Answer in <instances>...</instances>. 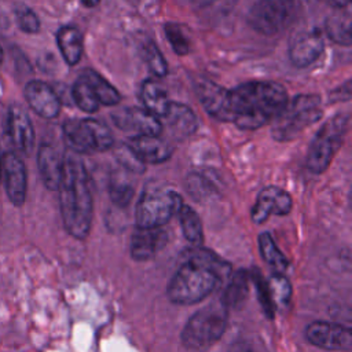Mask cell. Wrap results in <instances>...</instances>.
<instances>
[{
	"label": "cell",
	"mask_w": 352,
	"mask_h": 352,
	"mask_svg": "<svg viewBox=\"0 0 352 352\" xmlns=\"http://www.w3.org/2000/svg\"><path fill=\"white\" fill-rule=\"evenodd\" d=\"M143 164H160L166 161L172 153V146L160 135H138L126 143Z\"/></svg>",
	"instance_id": "19"
},
{
	"label": "cell",
	"mask_w": 352,
	"mask_h": 352,
	"mask_svg": "<svg viewBox=\"0 0 352 352\" xmlns=\"http://www.w3.org/2000/svg\"><path fill=\"white\" fill-rule=\"evenodd\" d=\"M348 124L349 117L346 114H337L326 121L316 132L307 153V165L312 172L322 173L327 169L334 154L342 144Z\"/></svg>",
	"instance_id": "7"
},
{
	"label": "cell",
	"mask_w": 352,
	"mask_h": 352,
	"mask_svg": "<svg viewBox=\"0 0 352 352\" xmlns=\"http://www.w3.org/2000/svg\"><path fill=\"white\" fill-rule=\"evenodd\" d=\"M164 30H165V36H166L168 41L170 43L173 51L177 55L184 56L190 50V44H188V38H187L184 30L182 29V26L177 23H173V22H168V23H165Z\"/></svg>",
	"instance_id": "34"
},
{
	"label": "cell",
	"mask_w": 352,
	"mask_h": 352,
	"mask_svg": "<svg viewBox=\"0 0 352 352\" xmlns=\"http://www.w3.org/2000/svg\"><path fill=\"white\" fill-rule=\"evenodd\" d=\"M140 98L144 109L157 117H164L170 103L164 85L154 78H148L142 84Z\"/></svg>",
	"instance_id": "22"
},
{
	"label": "cell",
	"mask_w": 352,
	"mask_h": 352,
	"mask_svg": "<svg viewBox=\"0 0 352 352\" xmlns=\"http://www.w3.org/2000/svg\"><path fill=\"white\" fill-rule=\"evenodd\" d=\"M195 92L204 109L212 117L220 121H231L230 91L224 89L223 87L210 80L198 77L195 80Z\"/></svg>",
	"instance_id": "16"
},
{
	"label": "cell",
	"mask_w": 352,
	"mask_h": 352,
	"mask_svg": "<svg viewBox=\"0 0 352 352\" xmlns=\"http://www.w3.org/2000/svg\"><path fill=\"white\" fill-rule=\"evenodd\" d=\"M324 1L336 8H344L349 3V0H324Z\"/></svg>",
	"instance_id": "39"
},
{
	"label": "cell",
	"mask_w": 352,
	"mask_h": 352,
	"mask_svg": "<svg viewBox=\"0 0 352 352\" xmlns=\"http://www.w3.org/2000/svg\"><path fill=\"white\" fill-rule=\"evenodd\" d=\"M326 32L329 37L341 45H349L351 37V15L346 11H338L326 19Z\"/></svg>",
	"instance_id": "26"
},
{
	"label": "cell",
	"mask_w": 352,
	"mask_h": 352,
	"mask_svg": "<svg viewBox=\"0 0 352 352\" xmlns=\"http://www.w3.org/2000/svg\"><path fill=\"white\" fill-rule=\"evenodd\" d=\"M72 96H73L74 103L85 113H94L99 107V100H98L92 87L82 76H80L76 80V82L72 88Z\"/></svg>",
	"instance_id": "29"
},
{
	"label": "cell",
	"mask_w": 352,
	"mask_h": 352,
	"mask_svg": "<svg viewBox=\"0 0 352 352\" xmlns=\"http://www.w3.org/2000/svg\"><path fill=\"white\" fill-rule=\"evenodd\" d=\"M143 52H144V59L150 72L158 77H164L168 72V66H166V60L164 59L157 45L153 43H147L143 48Z\"/></svg>",
	"instance_id": "35"
},
{
	"label": "cell",
	"mask_w": 352,
	"mask_h": 352,
	"mask_svg": "<svg viewBox=\"0 0 352 352\" xmlns=\"http://www.w3.org/2000/svg\"><path fill=\"white\" fill-rule=\"evenodd\" d=\"M7 133L12 144L25 155H29L34 147V128L29 114L19 104L8 110Z\"/></svg>",
	"instance_id": "17"
},
{
	"label": "cell",
	"mask_w": 352,
	"mask_h": 352,
	"mask_svg": "<svg viewBox=\"0 0 352 352\" xmlns=\"http://www.w3.org/2000/svg\"><path fill=\"white\" fill-rule=\"evenodd\" d=\"M0 161H1V150H0ZM1 182V180H0Z\"/></svg>",
	"instance_id": "42"
},
{
	"label": "cell",
	"mask_w": 352,
	"mask_h": 352,
	"mask_svg": "<svg viewBox=\"0 0 352 352\" xmlns=\"http://www.w3.org/2000/svg\"><path fill=\"white\" fill-rule=\"evenodd\" d=\"M287 102L285 88L274 81H249L230 91L231 121L241 129H257L272 121Z\"/></svg>",
	"instance_id": "3"
},
{
	"label": "cell",
	"mask_w": 352,
	"mask_h": 352,
	"mask_svg": "<svg viewBox=\"0 0 352 352\" xmlns=\"http://www.w3.org/2000/svg\"><path fill=\"white\" fill-rule=\"evenodd\" d=\"M3 59H4V51H3V48L0 45V65L3 63Z\"/></svg>",
	"instance_id": "41"
},
{
	"label": "cell",
	"mask_w": 352,
	"mask_h": 352,
	"mask_svg": "<svg viewBox=\"0 0 352 352\" xmlns=\"http://www.w3.org/2000/svg\"><path fill=\"white\" fill-rule=\"evenodd\" d=\"M186 187L190 195L197 201L208 198L214 191V183L209 179V173H190L186 179Z\"/></svg>",
	"instance_id": "30"
},
{
	"label": "cell",
	"mask_w": 352,
	"mask_h": 352,
	"mask_svg": "<svg viewBox=\"0 0 352 352\" xmlns=\"http://www.w3.org/2000/svg\"><path fill=\"white\" fill-rule=\"evenodd\" d=\"M182 205L183 198L179 192L162 186H150L142 192L136 204V226L162 227L177 214Z\"/></svg>",
	"instance_id": "6"
},
{
	"label": "cell",
	"mask_w": 352,
	"mask_h": 352,
	"mask_svg": "<svg viewBox=\"0 0 352 352\" xmlns=\"http://www.w3.org/2000/svg\"><path fill=\"white\" fill-rule=\"evenodd\" d=\"M307 340L322 349L329 351H349L352 346L351 329L324 320H316L305 329Z\"/></svg>",
	"instance_id": "11"
},
{
	"label": "cell",
	"mask_w": 352,
	"mask_h": 352,
	"mask_svg": "<svg viewBox=\"0 0 352 352\" xmlns=\"http://www.w3.org/2000/svg\"><path fill=\"white\" fill-rule=\"evenodd\" d=\"M15 21L18 28L29 34H34L40 30V19L34 14L33 10L25 6H19L15 8Z\"/></svg>",
	"instance_id": "36"
},
{
	"label": "cell",
	"mask_w": 352,
	"mask_h": 352,
	"mask_svg": "<svg viewBox=\"0 0 352 352\" xmlns=\"http://www.w3.org/2000/svg\"><path fill=\"white\" fill-rule=\"evenodd\" d=\"M81 1H82V4L87 6V7H95V6L99 3V0H81Z\"/></svg>",
	"instance_id": "40"
},
{
	"label": "cell",
	"mask_w": 352,
	"mask_h": 352,
	"mask_svg": "<svg viewBox=\"0 0 352 352\" xmlns=\"http://www.w3.org/2000/svg\"><path fill=\"white\" fill-rule=\"evenodd\" d=\"M63 136L67 147L76 154L106 151L113 146L109 128L92 118L67 120L63 124Z\"/></svg>",
	"instance_id": "8"
},
{
	"label": "cell",
	"mask_w": 352,
	"mask_h": 352,
	"mask_svg": "<svg viewBox=\"0 0 352 352\" xmlns=\"http://www.w3.org/2000/svg\"><path fill=\"white\" fill-rule=\"evenodd\" d=\"M228 308L221 302H212L202 307L186 322L182 331V341L186 348L201 351L217 342L227 326Z\"/></svg>",
	"instance_id": "4"
},
{
	"label": "cell",
	"mask_w": 352,
	"mask_h": 352,
	"mask_svg": "<svg viewBox=\"0 0 352 352\" xmlns=\"http://www.w3.org/2000/svg\"><path fill=\"white\" fill-rule=\"evenodd\" d=\"M292 197L283 188L276 186L264 187L257 195L252 209V220L256 224H261L267 221L271 214L285 216L292 210Z\"/></svg>",
	"instance_id": "14"
},
{
	"label": "cell",
	"mask_w": 352,
	"mask_h": 352,
	"mask_svg": "<svg viewBox=\"0 0 352 352\" xmlns=\"http://www.w3.org/2000/svg\"><path fill=\"white\" fill-rule=\"evenodd\" d=\"M58 48L70 66L80 62L82 55V36L74 26H62L56 33Z\"/></svg>",
	"instance_id": "23"
},
{
	"label": "cell",
	"mask_w": 352,
	"mask_h": 352,
	"mask_svg": "<svg viewBox=\"0 0 352 352\" xmlns=\"http://www.w3.org/2000/svg\"><path fill=\"white\" fill-rule=\"evenodd\" d=\"M114 124L125 131L138 135H160L162 132V124L160 117L154 116L146 109L125 107L113 113Z\"/></svg>",
	"instance_id": "13"
},
{
	"label": "cell",
	"mask_w": 352,
	"mask_h": 352,
	"mask_svg": "<svg viewBox=\"0 0 352 352\" xmlns=\"http://www.w3.org/2000/svg\"><path fill=\"white\" fill-rule=\"evenodd\" d=\"M118 161L125 166L128 168L129 170L132 172H143L144 170V164L136 157V154L129 148L128 144L120 147L116 153Z\"/></svg>",
	"instance_id": "37"
},
{
	"label": "cell",
	"mask_w": 352,
	"mask_h": 352,
	"mask_svg": "<svg viewBox=\"0 0 352 352\" xmlns=\"http://www.w3.org/2000/svg\"><path fill=\"white\" fill-rule=\"evenodd\" d=\"M296 14V0H257L249 11L248 22L258 33L274 36L282 32Z\"/></svg>",
	"instance_id": "9"
},
{
	"label": "cell",
	"mask_w": 352,
	"mask_h": 352,
	"mask_svg": "<svg viewBox=\"0 0 352 352\" xmlns=\"http://www.w3.org/2000/svg\"><path fill=\"white\" fill-rule=\"evenodd\" d=\"M168 235L162 227H138L133 230L129 243L131 256L138 261L150 260L165 243Z\"/></svg>",
	"instance_id": "18"
},
{
	"label": "cell",
	"mask_w": 352,
	"mask_h": 352,
	"mask_svg": "<svg viewBox=\"0 0 352 352\" xmlns=\"http://www.w3.org/2000/svg\"><path fill=\"white\" fill-rule=\"evenodd\" d=\"M268 285V290L271 294V300L276 307H285L289 304L290 297H292V286L290 282L287 280L286 276H283L282 274H275L270 278V280H267Z\"/></svg>",
	"instance_id": "31"
},
{
	"label": "cell",
	"mask_w": 352,
	"mask_h": 352,
	"mask_svg": "<svg viewBox=\"0 0 352 352\" xmlns=\"http://www.w3.org/2000/svg\"><path fill=\"white\" fill-rule=\"evenodd\" d=\"M230 265L212 252L195 246L168 283V298L175 304H195L205 300L230 275Z\"/></svg>",
	"instance_id": "1"
},
{
	"label": "cell",
	"mask_w": 352,
	"mask_h": 352,
	"mask_svg": "<svg viewBox=\"0 0 352 352\" xmlns=\"http://www.w3.org/2000/svg\"><path fill=\"white\" fill-rule=\"evenodd\" d=\"M0 180L4 183V190L11 204L22 206L26 199L28 176L25 164L16 153L7 151L1 154Z\"/></svg>",
	"instance_id": "10"
},
{
	"label": "cell",
	"mask_w": 352,
	"mask_h": 352,
	"mask_svg": "<svg viewBox=\"0 0 352 352\" xmlns=\"http://www.w3.org/2000/svg\"><path fill=\"white\" fill-rule=\"evenodd\" d=\"M109 195L113 204L118 206H128L133 198V186L124 176H111L109 183Z\"/></svg>",
	"instance_id": "32"
},
{
	"label": "cell",
	"mask_w": 352,
	"mask_h": 352,
	"mask_svg": "<svg viewBox=\"0 0 352 352\" xmlns=\"http://www.w3.org/2000/svg\"><path fill=\"white\" fill-rule=\"evenodd\" d=\"M250 280L253 282L256 290H257V298L260 301V305L264 311V314L268 318H274V312H275V305L271 300V294L268 290V285L267 280L263 278V275L260 274V271L257 268H254L250 272Z\"/></svg>",
	"instance_id": "33"
},
{
	"label": "cell",
	"mask_w": 352,
	"mask_h": 352,
	"mask_svg": "<svg viewBox=\"0 0 352 352\" xmlns=\"http://www.w3.org/2000/svg\"><path fill=\"white\" fill-rule=\"evenodd\" d=\"M258 249L260 254L264 258V261L271 265L278 272H282L287 268L289 261L286 256L280 252V249L276 246L275 241L272 239L270 232H261L258 236Z\"/></svg>",
	"instance_id": "28"
},
{
	"label": "cell",
	"mask_w": 352,
	"mask_h": 352,
	"mask_svg": "<svg viewBox=\"0 0 352 352\" xmlns=\"http://www.w3.org/2000/svg\"><path fill=\"white\" fill-rule=\"evenodd\" d=\"M164 118L170 133L177 139H184L192 135L198 126L194 111L182 103L170 102Z\"/></svg>",
	"instance_id": "21"
},
{
	"label": "cell",
	"mask_w": 352,
	"mask_h": 352,
	"mask_svg": "<svg viewBox=\"0 0 352 352\" xmlns=\"http://www.w3.org/2000/svg\"><path fill=\"white\" fill-rule=\"evenodd\" d=\"M81 76L92 87V89H94L99 103L106 104V106H114V104H117L120 102L121 96H120L118 91L110 82H107L100 74H98L94 70L87 69V70L82 72Z\"/></svg>",
	"instance_id": "27"
},
{
	"label": "cell",
	"mask_w": 352,
	"mask_h": 352,
	"mask_svg": "<svg viewBox=\"0 0 352 352\" xmlns=\"http://www.w3.org/2000/svg\"><path fill=\"white\" fill-rule=\"evenodd\" d=\"M58 191L66 231L77 239H84L92 223V195L85 166L73 151L63 157L62 179Z\"/></svg>",
	"instance_id": "2"
},
{
	"label": "cell",
	"mask_w": 352,
	"mask_h": 352,
	"mask_svg": "<svg viewBox=\"0 0 352 352\" xmlns=\"http://www.w3.org/2000/svg\"><path fill=\"white\" fill-rule=\"evenodd\" d=\"M323 37L318 29H301L289 40V58L298 67L314 63L323 52Z\"/></svg>",
	"instance_id": "12"
},
{
	"label": "cell",
	"mask_w": 352,
	"mask_h": 352,
	"mask_svg": "<svg viewBox=\"0 0 352 352\" xmlns=\"http://www.w3.org/2000/svg\"><path fill=\"white\" fill-rule=\"evenodd\" d=\"M227 352H254L253 346L246 341H236L234 342Z\"/></svg>",
	"instance_id": "38"
},
{
	"label": "cell",
	"mask_w": 352,
	"mask_h": 352,
	"mask_svg": "<svg viewBox=\"0 0 352 352\" xmlns=\"http://www.w3.org/2000/svg\"><path fill=\"white\" fill-rule=\"evenodd\" d=\"M37 166L44 186L51 191H58L62 179L63 158L51 144L43 143L40 146L37 153Z\"/></svg>",
	"instance_id": "20"
},
{
	"label": "cell",
	"mask_w": 352,
	"mask_h": 352,
	"mask_svg": "<svg viewBox=\"0 0 352 352\" xmlns=\"http://www.w3.org/2000/svg\"><path fill=\"white\" fill-rule=\"evenodd\" d=\"M320 98L318 95H298L287 100L283 109L272 120V136L279 142L294 139L307 126L322 117Z\"/></svg>",
	"instance_id": "5"
},
{
	"label": "cell",
	"mask_w": 352,
	"mask_h": 352,
	"mask_svg": "<svg viewBox=\"0 0 352 352\" xmlns=\"http://www.w3.org/2000/svg\"><path fill=\"white\" fill-rule=\"evenodd\" d=\"M250 274L246 270H238L230 278V282L221 296V302L230 308L241 307L249 294Z\"/></svg>",
	"instance_id": "24"
},
{
	"label": "cell",
	"mask_w": 352,
	"mask_h": 352,
	"mask_svg": "<svg viewBox=\"0 0 352 352\" xmlns=\"http://www.w3.org/2000/svg\"><path fill=\"white\" fill-rule=\"evenodd\" d=\"M29 107L40 117L51 120L60 113V99L55 89L44 81L30 80L23 89Z\"/></svg>",
	"instance_id": "15"
},
{
	"label": "cell",
	"mask_w": 352,
	"mask_h": 352,
	"mask_svg": "<svg viewBox=\"0 0 352 352\" xmlns=\"http://www.w3.org/2000/svg\"><path fill=\"white\" fill-rule=\"evenodd\" d=\"M177 216L184 238L191 245L201 246L204 242V228L197 212L191 206L183 204L177 212Z\"/></svg>",
	"instance_id": "25"
}]
</instances>
